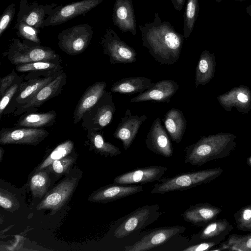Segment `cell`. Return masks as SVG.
<instances>
[{"label": "cell", "mask_w": 251, "mask_h": 251, "mask_svg": "<svg viewBox=\"0 0 251 251\" xmlns=\"http://www.w3.org/2000/svg\"><path fill=\"white\" fill-rule=\"evenodd\" d=\"M143 46L160 65H173L179 58L183 35L176 32L169 22H162L158 13L152 23L139 25Z\"/></svg>", "instance_id": "6da1fadb"}, {"label": "cell", "mask_w": 251, "mask_h": 251, "mask_svg": "<svg viewBox=\"0 0 251 251\" xmlns=\"http://www.w3.org/2000/svg\"><path fill=\"white\" fill-rule=\"evenodd\" d=\"M237 137L235 134L223 132L201 136L197 142L184 149V163L201 166L225 158L235 149Z\"/></svg>", "instance_id": "7a4b0ae2"}, {"label": "cell", "mask_w": 251, "mask_h": 251, "mask_svg": "<svg viewBox=\"0 0 251 251\" xmlns=\"http://www.w3.org/2000/svg\"><path fill=\"white\" fill-rule=\"evenodd\" d=\"M223 172L221 168L216 167L182 173L172 177L161 178L154 185L151 193L163 194L189 189L211 182L218 177Z\"/></svg>", "instance_id": "3957f363"}, {"label": "cell", "mask_w": 251, "mask_h": 251, "mask_svg": "<svg viewBox=\"0 0 251 251\" xmlns=\"http://www.w3.org/2000/svg\"><path fill=\"white\" fill-rule=\"evenodd\" d=\"M9 61L14 65L41 61L60 60V56L51 48L28 41L12 39L8 48L3 53Z\"/></svg>", "instance_id": "277c9868"}, {"label": "cell", "mask_w": 251, "mask_h": 251, "mask_svg": "<svg viewBox=\"0 0 251 251\" xmlns=\"http://www.w3.org/2000/svg\"><path fill=\"white\" fill-rule=\"evenodd\" d=\"M158 204L145 205L122 217L114 231V236L122 238L143 229L163 214Z\"/></svg>", "instance_id": "5b68a950"}, {"label": "cell", "mask_w": 251, "mask_h": 251, "mask_svg": "<svg viewBox=\"0 0 251 251\" xmlns=\"http://www.w3.org/2000/svg\"><path fill=\"white\" fill-rule=\"evenodd\" d=\"M63 70L59 72H33L24 76L18 96L8 105L3 115L13 113L17 108L26 104L45 85L51 81Z\"/></svg>", "instance_id": "8992f818"}, {"label": "cell", "mask_w": 251, "mask_h": 251, "mask_svg": "<svg viewBox=\"0 0 251 251\" xmlns=\"http://www.w3.org/2000/svg\"><path fill=\"white\" fill-rule=\"evenodd\" d=\"M92 27L81 24L65 29L58 35V45L66 54L75 56L83 52L93 37Z\"/></svg>", "instance_id": "52a82bcc"}, {"label": "cell", "mask_w": 251, "mask_h": 251, "mask_svg": "<svg viewBox=\"0 0 251 251\" xmlns=\"http://www.w3.org/2000/svg\"><path fill=\"white\" fill-rule=\"evenodd\" d=\"M115 112L112 93L106 91L97 103L84 114L81 126L87 131H100L111 123Z\"/></svg>", "instance_id": "ba28073f"}, {"label": "cell", "mask_w": 251, "mask_h": 251, "mask_svg": "<svg viewBox=\"0 0 251 251\" xmlns=\"http://www.w3.org/2000/svg\"><path fill=\"white\" fill-rule=\"evenodd\" d=\"M100 44L103 54L108 56L111 64H128L137 61L135 50L122 41L110 27L106 29Z\"/></svg>", "instance_id": "9c48e42d"}, {"label": "cell", "mask_w": 251, "mask_h": 251, "mask_svg": "<svg viewBox=\"0 0 251 251\" xmlns=\"http://www.w3.org/2000/svg\"><path fill=\"white\" fill-rule=\"evenodd\" d=\"M80 175H69L47 193L37 206L38 210L50 209L55 213L67 202L74 193Z\"/></svg>", "instance_id": "30bf717a"}, {"label": "cell", "mask_w": 251, "mask_h": 251, "mask_svg": "<svg viewBox=\"0 0 251 251\" xmlns=\"http://www.w3.org/2000/svg\"><path fill=\"white\" fill-rule=\"evenodd\" d=\"M103 0H81L66 5H58L44 21L45 26L61 25L76 17L86 14L100 4Z\"/></svg>", "instance_id": "8fae6325"}, {"label": "cell", "mask_w": 251, "mask_h": 251, "mask_svg": "<svg viewBox=\"0 0 251 251\" xmlns=\"http://www.w3.org/2000/svg\"><path fill=\"white\" fill-rule=\"evenodd\" d=\"M184 226H167L150 230L139 240L131 245L126 246L125 251H146L162 245L173 237L184 232Z\"/></svg>", "instance_id": "7c38bea8"}, {"label": "cell", "mask_w": 251, "mask_h": 251, "mask_svg": "<svg viewBox=\"0 0 251 251\" xmlns=\"http://www.w3.org/2000/svg\"><path fill=\"white\" fill-rule=\"evenodd\" d=\"M66 81L67 75L63 71L51 81L39 90L28 102L17 108L13 115L17 116L25 112H37L38 108L45 102L61 93Z\"/></svg>", "instance_id": "4fadbf2b"}, {"label": "cell", "mask_w": 251, "mask_h": 251, "mask_svg": "<svg viewBox=\"0 0 251 251\" xmlns=\"http://www.w3.org/2000/svg\"><path fill=\"white\" fill-rule=\"evenodd\" d=\"M49 132L44 128L2 127L0 131V144L36 145L44 140Z\"/></svg>", "instance_id": "5bb4252c"}, {"label": "cell", "mask_w": 251, "mask_h": 251, "mask_svg": "<svg viewBox=\"0 0 251 251\" xmlns=\"http://www.w3.org/2000/svg\"><path fill=\"white\" fill-rule=\"evenodd\" d=\"M57 5L55 3L43 5L36 1L29 2L27 0H21L17 22H24L38 29L44 28L45 20Z\"/></svg>", "instance_id": "9a60e30c"}, {"label": "cell", "mask_w": 251, "mask_h": 251, "mask_svg": "<svg viewBox=\"0 0 251 251\" xmlns=\"http://www.w3.org/2000/svg\"><path fill=\"white\" fill-rule=\"evenodd\" d=\"M167 168L161 166H150L138 168L116 176L114 184L136 185L158 181L163 176Z\"/></svg>", "instance_id": "2e32d148"}, {"label": "cell", "mask_w": 251, "mask_h": 251, "mask_svg": "<svg viewBox=\"0 0 251 251\" xmlns=\"http://www.w3.org/2000/svg\"><path fill=\"white\" fill-rule=\"evenodd\" d=\"M219 104L227 112L234 107L243 114L251 110V90L245 85L235 87L217 97Z\"/></svg>", "instance_id": "e0dca14e"}, {"label": "cell", "mask_w": 251, "mask_h": 251, "mask_svg": "<svg viewBox=\"0 0 251 251\" xmlns=\"http://www.w3.org/2000/svg\"><path fill=\"white\" fill-rule=\"evenodd\" d=\"M145 141L147 147L154 153L167 158L172 156V144L161 125L159 117L154 120Z\"/></svg>", "instance_id": "ac0fdd59"}, {"label": "cell", "mask_w": 251, "mask_h": 251, "mask_svg": "<svg viewBox=\"0 0 251 251\" xmlns=\"http://www.w3.org/2000/svg\"><path fill=\"white\" fill-rule=\"evenodd\" d=\"M147 119L146 115H132L130 109L126 111L113 133L115 138L122 141L124 149L126 151L134 140L140 127Z\"/></svg>", "instance_id": "d6986e66"}, {"label": "cell", "mask_w": 251, "mask_h": 251, "mask_svg": "<svg viewBox=\"0 0 251 251\" xmlns=\"http://www.w3.org/2000/svg\"><path fill=\"white\" fill-rule=\"evenodd\" d=\"M179 84L172 79L161 80L154 83L146 91L131 99V102L153 101L169 102L171 98L179 89Z\"/></svg>", "instance_id": "ffe728a7"}, {"label": "cell", "mask_w": 251, "mask_h": 251, "mask_svg": "<svg viewBox=\"0 0 251 251\" xmlns=\"http://www.w3.org/2000/svg\"><path fill=\"white\" fill-rule=\"evenodd\" d=\"M112 21L122 32L136 34V23L132 0H116L113 10Z\"/></svg>", "instance_id": "44dd1931"}, {"label": "cell", "mask_w": 251, "mask_h": 251, "mask_svg": "<svg viewBox=\"0 0 251 251\" xmlns=\"http://www.w3.org/2000/svg\"><path fill=\"white\" fill-rule=\"evenodd\" d=\"M141 185H121L114 184L101 187L94 192L89 201L101 203L116 201L142 192Z\"/></svg>", "instance_id": "7402d4cb"}, {"label": "cell", "mask_w": 251, "mask_h": 251, "mask_svg": "<svg viewBox=\"0 0 251 251\" xmlns=\"http://www.w3.org/2000/svg\"><path fill=\"white\" fill-rule=\"evenodd\" d=\"M222 209L209 203H199L190 205L182 214L185 221L203 227L217 219Z\"/></svg>", "instance_id": "603a6c76"}, {"label": "cell", "mask_w": 251, "mask_h": 251, "mask_svg": "<svg viewBox=\"0 0 251 251\" xmlns=\"http://www.w3.org/2000/svg\"><path fill=\"white\" fill-rule=\"evenodd\" d=\"M105 81H96L89 86L80 98L74 112L73 123L80 121L84 114L94 106L106 91Z\"/></svg>", "instance_id": "cb8c5ba5"}, {"label": "cell", "mask_w": 251, "mask_h": 251, "mask_svg": "<svg viewBox=\"0 0 251 251\" xmlns=\"http://www.w3.org/2000/svg\"><path fill=\"white\" fill-rule=\"evenodd\" d=\"M233 229V226L226 219H215L203 226L197 234L196 239L199 242L214 241L221 243Z\"/></svg>", "instance_id": "d4e9b609"}, {"label": "cell", "mask_w": 251, "mask_h": 251, "mask_svg": "<svg viewBox=\"0 0 251 251\" xmlns=\"http://www.w3.org/2000/svg\"><path fill=\"white\" fill-rule=\"evenodd\" d=\"M163 121L172 140L179 143L182 140L187 126V121L182 111L173 108L166 112Z\"/></svg>", "instance_id": "484cf974"}, {"label": "cell", "mask_w": 251, "mask_h": 251, "mask_svg": "<svg viewBox=\"0 0 251 251\" xmlns=\"http://www.w3.org/2000/svg\"><path fill=\"white\" fill-rule=\"evenodd\" d=\"M56 116V113L54 110L45 112H25L20 117L14 126L17 127L43 128L54 124Z\"/></svg>", "instance_id": "4316f807"}, {"label": "cell", "mask_w": 251, "mask_h": 251, "mask_svg": "<svg viewBox=\"0 0 251 251\" xmlns=\"http://www.w3.org/2000/svg\"><path fill=\"white\" fill-rule=\"evenodd\" d=\"M151 80L144 76L129 77L113 82L111 91L125 95L142 93L153 84Z\"/></svg>", "instance_id": "83f0119b"}, {"label": "cell", "mask_w": 251, "mask_h": 251, "mask_svg": "<svg viewBox=\"0 0 251 251\" xmlns=\"http://www.w3.org/2000/svg\"><path fill=\"white\" fill-rule=\"evenodd\" d=\"M216 61L213 53L204 50L201 53L195 70V87L208 83L215 73Z\"/></svg>", "instance_id": "f1b7e54d"}, {"label": "cell", "mask_w": 251, "mask_h": 251, "mask_svg": "<svg viewBox=\"0 0 251 251\" xmlns=\"http://www.w3.org/2000/svg\"><path fill=\"white\" fill-rule=\"evenodd\" d=\"M86 137L90 148L101 155L112 157L121 153L117 147L105 141L100 131H87Z\"/></svg>", "instance_id": "f546056e"}, {"label": "cell", "mask_w": 251, "mask_h": 251, "mask_svg": "<svg viewBox=\"0 0 251 251\" xmlns=\"http://www.w3.org/2000/svg\"><path fill=\"white\" fill-rule=\"evenodd\" d=\"M215 250L251 251V232L245 235L232 234L228 236L227 241L220 243Z\"/></svg>", "instance_id": "4dcf8cb0"}, {"label": "cell", "mask_w": 251, "mask_h": 251, "mask_svg": "<svg viewBox=\"0 0 251 251\" xmlns=\"http://www.w3.org/2000/svg\"><path fill=\"white\" fill-rule=\"evenodd\" d=\"M50 180L47 169H44L35 173L29 181V187L33 196L41 198L47 193Z\"/></svg>", "instance_id": "1f68e13d"}, {"label": "cell", "mask_w": 251, "mask_h": 251, "mask_svg": "<svg viewBox=\"0 0 251 251\" xmlns=\"http://www.w3.org/2000/svg\"><path fill=\"white\" fill-rule=\"evenodd\" d=\"M16 71L20 73L33 72H59L63 70L60 60L41 61L17 65Z\"/></svg>", "instance_id": "d6a6232c"}, {"label": "cell", "mask_w": 251, "mask_h": 251, "mask_svg": "<svg viewBox=\"0 0 251 251\" xmlns=\"http://www.w3.org/2000/svg\"><path fill=\"white\" fill-rule=\"evenodd\" d=\"M200 10L199 0H187L183 14V36L188 40L198 18Z\"/></svg>", "instance_id": "836d02e7"}, {"label": "cell", "mask_w": 251, "mask_h": 251, "mask_svg": "<svg viewBox=\"0 0 251 251\" xmlns=\"http://www.w3.org/2000/svg\"><path fill=\"white\" fill-rule=\"evenodd\" d=\"M74 144L71 140H67L56 146L47 157L38 166L35 172L39 171L49 166L54 161L62 158L72 152Z\"/></svg>", "instance_id": "e575fe53"}, {"label": "cell", "mask_w": 251, "mask_h": 251, "mask_svg": "<svg viewBox=\"0 0 251 251\" xmlns=\"http://www.w3.org/2000/svg\"><path fill=\"white\" fill-rule=\"evenodd\" d=\"M14 28L16 30V34L20 38L41 45V41L39 37L40 29L36 28L22 21L17 22Z\"/></svg>", "instance_id": "d590c367"}, {"label": "cell", "mask_w": 251, "mask_h": 251, "mask_svg": "<svg viewBox=\"0 0 251 251\" xmlns=\"http://www.w3.org/2000/svg\"><path fill=\"white\" fill-rule=\"evenodd\" d=\"M24 80V75H19L14 83L9 87L0 97V119L3 115L4 111L16 95H18L22 83Z\"/></svg>", "instance_id": "8d00e7d4"}, {"label": "cell", "mask_w": 251, "mask_h": 251, "mask_svg": "<svg viewBox=\"0 0 251 251\" xmlns=\"http://www.w3.org/2000/svg\"><path fill=\"white\" fill-rule=\"evenodd\" d=\"M237 228L243 231H251V204L241 208L234 214Z\"/></svg>", "instance_id": "74e56055"}, {"label": "cell", "mask_w": 251, "mask_h": 251, "mask_svg": "<svg viewBox=\"0 0 251 251\" xmlns=\"http://www.w3.org/2000/svg\"><path fill=\"white\" fill-rule=\"evenodd\" d=\"M75 158L76 157L75 156L68 155L62 158L54 161L46 169L51 171L57 176H62L69 172L71 167L74 163Z\"/></svg>", "instance_id": "f35d334b"}, {"label": "cell", "mask_w": 251, "mask_h": 251, "mask_svg": "<svg viewBox=\"0 0 251 251\" xmlns=\"http://www.w3.org/2000/svg\"><path fill=\"white\" fill-rule=\"evenodd\" d=\"M16 12V4H10L2 12L0 18V37L9 27Z\"/></svg>", "instance_id": "ab89813d"}, {"label": "cell", "mask_w": 251, "mask_h": 251, "mask_svg": "<svg viewBox=\"0 0 251 251\" xmlns=\"http://www.w3.org/2000/svg\"><path fill=\"white\" fill-rule=\"evenodd\" d=\"M18 75L15 70L0 78V97H1L6 90L12 85L18 78Z\"/></svg>", "instance_id": "60d3db41"}, {"label": "cell", "mask_w": 251, "mask_h": 251, "mask_svg": "<svg viewBox=\"0 0 251 251\" xmlns=\"http://www.w3.org/2000/svg\"><path fill=\"white\" fill-rule=\"evenodd\" d=\"M220 243L214 241H203L188 246L183 249V251H210L212 248L215 247Z\"/></svg>", "instance_id": "b9f144b4"}, {"label": "cell", "mask_w": 251, "mask_h": 251, "mask_svg": "<svg viewBox=\"0 0 251 251\" xmlns=\"http://www.w3.org/2000/svg\"><path fill=\"white\" fill-rule=\"evenodd\" d=\"M16 204V201L14 198L7 192L2 189L0 192V205L6 210H10L13 208Z\"/></svg>", "instance_id": "7bdbcfd3"}, {"label": "cell", "mask_w": 251, "mask_h": 251, "mask_svg": "<svg viewBox=\"0 0 251 251\" xmlns=\"http://www.w3.org/2000/svg\"><path fill=\"white\" fill-rule=\"evenodd\" d=\"M186 0H171L174 8L177 11H180L183 7Z\"/></svg>", "instance_id": "ee69618b"}, {"label": "cell", "mask_w": 251, "mask_h": 251, "mask_svg": "<svg viewBox=\"0 0 251 251\" xmlns=\"http://www.w3.org/2000/svg\"><path fill=\"white\" fill-rule=\"evenodd\" d=\"M247 13L251 17V4L247 6L246 8Z\"/></svg>", "instance_id": "f6af8a7d"}, {"label": "cell", "mask_w": 251, "mask_h": 251, "mask_svg": "<svg viewBox=\"0 0 251 251\" xmlns=\"http://www.w3.org/2000/svg\"><path fill=\"white\" fill-rule=\"evenodd\" d=\"M248 164L251 166V156L249 157L247 159Z\"/></svg>", "instance_id": "bcb514c9"}, {"label": "cell", "mask_w": 251, "mask_h": 251, "mask_svg": "<svg viewBox=\"0 0 251 251\" xmlns=\"http://www.w3.org/2000/svg\"><path fill=\"white\" fill-rule=\"evenodd\" d=\"M216 2H218V3H220L222 1L224 0H215Z\"/></svg>", "instance_id": "7dc6e473"}, {"label": "cell", "mask_w": 251, "mask_h": 251, "mask_svg": "<svg viewBox=\"0 0 251 251\" xmlns=\"http://www.w3.org/2000/svg\"><path fill=\"white\" fill-rule=\"evenodd\" d=\"M233 0L238 1H243L248 0Z\"/></svg>", "instance_id": "c3c4849f"}]
</instances>
